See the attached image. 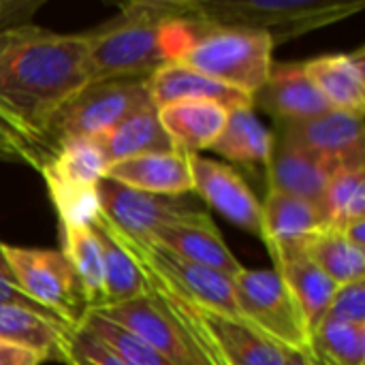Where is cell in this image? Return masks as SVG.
<instances>
[{
  "mask_svg": "<svg viewBox=\"0 0 365 365\" xmlns=\"http://www.w3.org/2000/svg\"><path fill=\"white\" fill-rule=\"evenodd\" d=\"M88 83L86 34L41 26L0 32V118L49 158L45 130L51 118Z\"/></svg>",
  "mask_w": 365,
  "mask_h": 365,
  "instance_id": "1",
  "label": "cell"
},
{
  "mask_svg": "<svg viewBox=\"0 0 365 365\" xmlns=\"http://www.w3.org/2000/svg\"><path fill=\"white\" fill-rule=\"evenodd\" d=\"M169 64L188 66L210 79L255 96L269 77L274 41L269 34L237 26H218L195 13L165 26Z\"/></svg>",
  "mask_w": 365,
  "mask_h": 365,
  "instance_id": "2",
  "label": "cell"
},
{
  "mask_svg": "<svg viewBox=\"0 0 365 365\" xmlns=\"http://www.w3.org/2000/svg\"><path fill=\"white\" fill-rule=\"evenodd\" d=\"M190 13V0H141L126 4L118 17L86 32L90 83L148 79L169 64L163 45L165 26Z\"/></svg>",
  "mask_w": 365,
  "mask_h": 365,
  "instance_id": "3",
  "label": "cell"
},
{
  "mask_svg": "<svg viewBox=\"0 0 365 365\" xmlns=\"http://www.w3.org/2000/svg\"><path fill=\"white\" fill-rule=\"evenodd\" d=\"M364 4V0H201L195 2V13L210 24L261 30L278 45L342 21Z\"/></svg>",
  "mask_w": 365,
  "mask_h": 365,
  "instance_id": "4",
  "label": "cell"
},
{
  "mask_svg": "<svg viewBox=\"0 0 365 365\" xmlns=\"http://www.w3.org/2000/svg\"><path fill=\"white\" fill-rule=\"evenodd\" d=\"M148 105H152L148 79L88 83L51 118L45 130V148L53 154L64 141L98 137Z\"/></svg>",
  "mask_w": 365,
  "mask_h": 365,
  "instance_id": "5",
  "label": "cell"
},
{
  "mask_svg": "<svg viewBox=\"0 0 365 365\" xmlns=\"http://www.w3.org/2000/svg\"><path fill=\"white\" fill-rule=\"evenodd\" d=\"M107 160L94 139H71L56 148L38 169L56 205L60 227H90L98 216L96 186L107 173Z\"/></svg>",
  "mask_w": 365,
  "mask_h": 365,
  "instance_id": "6",
  "label": "cell"
},
{
  "mask_svg": "<svg viewBox=\"0 0 365 365\" xmlns=\"http://www.w3.org/2000/svg\"><path fill=\"white\" fill-rule=\"evenodd\" d=\"M237 314L278 346L310 355V331L278 272L242 269L233 278Z\"/></svg>",
  "mask_w": 365,
  "mask_h": 365,
  "instance_id": "7",
  "label": "cell"
},
{
  "mask_svg": "<svg viewBox=\"0 0 365 365\" xmlns=\"http://www.w3.org/2000/svg\"><path fill=\"white\" fill-rule=\"evenodd\" d=\"M2 252L28 299L71 327L81 321L88 312L83 289L60 250L2 244Z\"/></svg>",
  "mask_w": 365,
  "mask_h": 365,
  "instance_id": "8",
  "label": "cell"
},
{
  "mask_svg": "<svg viewBox=\"0 0 365 365\" xmlns=\"http://www.w3.org/2000/svg\"><path fill=\"white\" fill-rule=\"evenodd\" d=\"M101 214L124 235L148 240L156 229L167 225L201 222L212 218L184 197L148 195L103 178L96 186Z\"/></svg>",
  "mask_w": 365,
  "mask_h": 365,
  "instance_id": "9",
  "label": "cell"
},
{
  "mask_svg": "<svg viewBox=\"0 0 365 365\" xmlns=\"http://www.w3.org/2000/svg\"><path fill=\"white\" fill-rule=\"evenodd\" d=\"M105 218V216H103ZM107 220V218H105ZM109 229L113 231L115 240L122 244V248L133 257V261L139 267H145L150 272H154L156 276H160L163 280H167L169 284L178 287L180 291H184L188 297L229 312V314H237V304H235V293H233V278L195 265L160 246H156L150 240H137L130 235H124L122 231H118L109 220H107ZM240 317V314H237Z\"/></svg>",
  "mask_w": 365,
  "mask_h": 365,
  "instance_id": "10",
  "label": "cell"
},
{
  "mask_svg": "<svg viewBox=\"0 0 365 365\" xmlns=\"http://www.w3.org/2000/svg\"><path fill=\"white\" fill-rule=\"evenodd\" d=\"M192 171V190L235 227L261 237V201L246 180L225 163L188 154Z\"/></svg>",
  "mask_w": 365,
  "mask_h": 365,
  "instance_id": "11",
  "label": "cell"
},
{
  "mask_svg": "<svg viewBox=\"0 0 365 365\" xmlns=\"http://www.w3.org/2000/svg\"><path fill=\"white\" fill-rule=\"evenodd\" d=\"M323 231V218L314 203L269 190L261 203V237L274 265L306 255L308 244Z\"/></svg>",
  "mask_w": 365,
  "mask_h": 365,
  "instance_id": "12",
  "label": "cell"
},
{
  "mask_svg": "<svg viewBox=\"0 0 365 365\" xmlns=\"http://www.w3.org/2000/svg\"><path fill=\"white\" fill-rule=\"evenodd\" d=\"M278 135L344 167H365L364 115L359 113L329 109L310 120L280 122Z\"/></svg>",
  "mask_w": 365,
  "mask_h": 365,
  "instance_id": "13",
  "label": "cell"
},
{
  "mask_svg": "<svg viewBox=\"0 0 365 365\" xmlns=\"http://www.w3.org/2000/svg\"><path fill=\"white\" fill-rule=\"evenodd\" d=\"M344 165L321 156L312 150H306L280 135L274 137L272 156L265 167L269 190H278L319 207L321 197L329 184V180Z\"/></svg>",
  "mask_w": 365,
  "mask_h": 365,
  "instance_id": "14",
  "label": "cell"
},
{
  "mask_svg": "<svg viewBox=\"0 0 365 365\" xmlns=\"http://www.w3.org/2000/svg\"><path fill=\"white\" fill-rule=\"evenodd\" d=\"M255 105L265 109L278 124L310 120L331 109L306 73L304 62L272 64L267 81L252 96Z\"/></svg>",
  "mask_w": 365,
  "mask_h": 365,
  "instance_id": "15",
  "label": "cell"
},
{
  "mask_svg": "<svg viewBox=\"0 0 365 365\" xmlns=\"http://www.w3.org/2000/svg\"><path fill=\"white\" fill-rule=\"evenodd\" d=\"M94 312L128 329L130 334L141 338L145 344L156 349L160 355H165L173 365H195V359L178 325L169 319V314L160 308V304L148 291L130 302L96 308Z\"/></svg>",
  "mask_w": 365,
  "mask_h": 365,
  "instance_id": "16",
  "label": "cell"
},
{
  "mask_svg": "<svg viewBox=\"0 0 365 365\" xmlns=\"http://www.w3.org/2000/svg\"><path fill=\"white\" fill-rule=\"evenodd\" d=\"M105 178L133 190L160 197H182L192 190L190 158L180 150L154 152L113 163L107 167Z\"/></svg>",
  "mask_w": 365,
  "mask_h": 365,
  "instance_id": "17",
  "label": "cell"
},
{
  "mask_svg": "<svg viewBox=\"0 0 365 365\" xmlns=\"http://www.w3.org/2000/svg\"><path fill=\"white\" fill-rule=\"evenodd\" d=\"M148 240L195 265L220 272L229 278H235L244 269V265L233 257V252L225 244L212 218L201 222L167 225L156 229Z\"/></svg>",
  "mask_w": 365,
  "mask_h": 365,
  "instance_id": "18",
  "label": "cell"
},
{
  "mask_svg": "<svg viewBox=\"0 0 365 365\" xmlns=\"http://www.w3.org/2000/svg\"><path fill=\"white\" fill-rule=\"evenodd\" d=\"M148 92L156 109L184 101H210L222 105L229 111L252 107V96L182 64H165L154 71L148 77Z\"/></svg>",
  "mask_w": 365,
  "mask_h": 365,
  "instance_id": "19",
  "label": "cell"
},
{
  "mask_svg": "<svg viewBox=\"0 0 365 365\" xmlns=\"http://www.w3.org/2000/svg\"><path fill=\"white\" fill-rule=\"evenodd\" d=\"M306 73L325 96L331 109L364 115L365 49L351 53H329L304 62Z\"/></svg>",
  "mask_w": 365,
  "mask_h": 365,
  "instance_id": "20",
  "label": "cell"
},
{
  "mask_svg": "<svg viewBox=\"0 0 365 365\" xmlns=\"http://www.w3.org/2000/svg\"><path fill=\"white\" fill-rule=\"evenodd\" d=\"M156 111L173 148L184 154L210 150L229 118V109L210 101L173 103L158 107Z\"/></svg>",
  "mask_w": 365,
  "mask_h": 365,
  "instance_id": "21",
  "label": "cell"
},
{
  "mask_svg": "<svg viewBox=\"0 0 365 365\" xmlns=\"http://www.w3.org/2000/svg\"><path fill=\"white\" fill-rule=\"evenodd\" d=\"M98 150L103 152L107 165L143 156V154H154V152H171L175 150L171 139L167 137L165 128L160 126L158 111L154 105H148L122 122H118L113 128L105 130L98 137H92Z\"/></svg>",
  "mask_w": 365,
  "mask_h": 365,
  "instance_id": "22",
  "label": "cell"
},
{
  "mask_svg": "<svg viewBox=\"0 0 365 365\" xmlns=\"http://www.w3.org/2000/svg\"><path fill=\"white\" fill-rule=\"evenodd\" d=\"M272 145L274 135L263 126L255 107H240L229 111V118L210 150L229 163L265 169L272 156Z\"/></svg>",
  "mask_w": 365,
  "mask_h": 365,
  "instance_id": "23",
  "label": "cell"
},
{
  "mask_svg": "<svg viewBox=\"0 0 365 365\" xmlns=\"http://www.w3.org/2000/svg\"><path fill=\"white\" fill-rule=\"evenodd\" d=\"M90 227L96 233V240L101 244V257H103V306L101 308L124 304L143 295L148 287H145V278L139 265L115 240L113 231L109 229L101 212Z\"/></svg>",
  "mask_w": 365,
  "mask_h": 365,
  "instance_id": "24",
  "label": "cell"
},
{
  "mask_svg": "<svg viewBox=\"0 0 365 365\" xmlns=\"http://www.w3.org/2000/svg\"><path fill=\"white\" fill-rule=\"evenodd\" d=\"M274 272H278L284 284L289 287L312 338V334L327 317L338 284L331 282L306 255L282 261L280 265H276Z\"/></svg>",
  "mask_w": 365,
  "mask_h": 365,
  "instance_id": "25",
  "label": "cell"
},
{
  "mask_svg": "<svg viewBox=\"0 0 365 365\" xmlns=\"http://www.w3.org/2000/svg\"><path fill=\"white\" fill-rule=\"evenodd\" d=\"M68 327L71 325L49 314L0 304V340L30 349L45 359L56 355V349Z\"/></svg>",
  "mask_w": 365,
  "mask_h": 365,
  "instance_id": "26",
  "label": "cell"
},
{
  "mask_svg": "<svg viewBox=\"0 0 365 365\" xmlns=\"http://www.w3.org/2000/svg\"><path fill=\"white\" fill-rule=\"evenodd\" d=\"M319 212L327 231H344L349 225L365 220V167L336 171L321 197Z\"/></svg>",
  "mask_w": 365,
  "mask_h": 365,
  "instance_id": "27",
  "label": "cell"
},
{
  "mask_svg": "<svg viewBox=\"0 0 365 365\" xmlns=\"http://www.w3.org/2000/svg\"><path fill=\"white\" fill-rule=\"evenodd\" d=\"M306 257L338 287L365 278V250L353 246L340 231L323 229L317 233L306 248Z\"/></svg>",
  "mask_w": 365,
  "mask_h": 365,
  "instance_id": "28",
  "label": "cell"
},
{
  "mask_svg": "<svg viewBox=\"0 0 365 365\" xmlns=\"http://www.w3.org/2000/svg\"><path fill=\"white\" fill-rule=\"evenodd\" d=\"M62 229V255L71 263L79 278L88 310L103 306V257L101 244L92 227H60Z\"/></svg>",
  "mask_w": 365,
  "mask_h": 365,
  "instance_id": "29",
  "label": "cell"
},
{
  "mask_svg": "<svg viewBox=\"0 0 365 365\" xmlns=\"http://www.w3.org/2000/svg\"><path fill=\"white\" fill-rule=\"evenodd\" d=\"M314 365H365V327L323 321L310 338Z\"/></svg>",
  "mask_w": 365,
  "mask_h": 365,
  "instance_id": "30",
  "label": "cell"
},
{
  "mask_svg": "<svg viewBox=\"0 0 365 365\" xmlns=\"http://www.w3.org/2000/svg\"><path fill=\"white\" fill-rule=\"evenodd\" d=\"M83 331L96 338L103 346H107L115 357H120L126 365H173L156 349L145 344L141 338L130 334L128 329L103 319L94 310H88L77 323Z\"/></svg>",
  "mask_w": 365,
  "mask_h": 365,
  "instance_id": "31",
  "label": "cell"
},
{
  "mask_svg": "<svg viewBox=\"0 0 365 365\" xmlns=\"http://www.w3.org/2000/svg\"><path fill=\"white\" fill-rule=\"evenodd\" d=\"M66 365H126L81 327H68L53 355Z\"/></svg>",
  "mask_w": 365,
  "mask_h": 365,
  "instance_id": "32",
  "label": "cell"
},
{
  "mask_svg": "<svg viewBox=\"0 0 365 365\" xmlns=\"http://www.w3.org/2000/svg\"><path fill=\"white\" fill-rule=\"evenodd\" d=\"M325 321L334 323H346V325H357L365 327V282H353L338 287Z\"/></svg>",
  "mask_w": 365,
  "mask_h": 365,
  "instance_id": "33",
  "label": "cell"
},
{
  "mask_svg": "<svg viewBox=\"0 0 365 365\" xmlns=\"http://www.w3.org/2000/svg\"><path fill=\"white\" fill-rule=\"evenodd\" d=\"M0 156L13 163H28L34 169H41L49 160V156L41 148L28 141L2 118H0Z\"/></svg>",
  "mask_w": 365,
  "mask_h": 365,
  "instance_id": "34",
  "label": "cell"
},
{
  "mask_svg": "<svg viewBox=\"0 0 365 365\" xmlns=\"http://www.w3.org/2000/svg\"><path fill=\"white\" fill-rule=\"evenodd\" d=\"M0 304L4 306H19V308H28V310H34V312H43L47 314L43 308H38L32 299H28L24 295V291L19 289L6 259H4V252H2V242H0ZM51 317V314H49ZM56 319V317H53Z\"/></svg>",
  "mask_w": 365,
  "mask_h": 365,
  "instance_id": "35",
  "label": "cell"
},
{
  "mask_svg": "<svg viewBox=\"0 0 365 365\" xmlns=\"http://www.w3.org/2000/svg\"><path fill=\"white\" fill-rule=\"evenodd\" d=\"M43 361H45L43 355L0 340V365H41Z\"/></svg>",
  "mask_w": 365,
  "mask_h": 365,
  "instance_id": "36",
  "label": "cell"
},
{
  "mask_svg": "<svg viewBox=\"0 0 365 365\" xmlns=\"http://www.w3.org/2000/svg\"><path fill=\"white\" fill-rule=\"evenodd\" d=\"M340 233H344V237H346L353 246L365 250V220H359V222L349 225V227H346L344 231H340Z\"/></svg>",
  "mask_w": 365,
  "mask_h": 365,
  "instance_id": "37",
  "label": "cell"
},
{
  "mask_svg": "<svg viewBox=\"0 0 365 365\" xmlns=\"http://www.w3.org/2000/svg\"><path fill=\"white\" fill-rule=\"evenodd\" d=\"M284 365H314L310 361L308 355H302V353H293L289 351V357H287V364Z\"/></svg>",
  "mask_w": 365,
  "mask_h": 365,
  "instance_id": "38",
  "label": "cell"
},
{
  "mask_svg": "<svg viewBox=\"0 0 365 365\" xmlns=\"http://www.w3.org/2000/svg\"><path fill=\"white\" fill-rule=\"evenodd\" d=\"M0 160H4V158H2V156H0Z\"/></svg>",
  "mask_w": 365,
  "mask_h": 365,
  "instance_id": "39",
  "label": "cell"
}]
</instances>
